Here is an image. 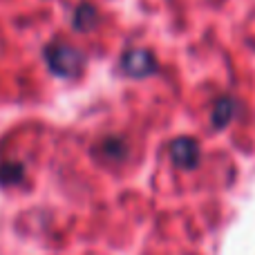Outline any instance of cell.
<instances>
[{
  "mask_svg": "<svg viewBox=\"0 0 255 255\" xmlns=\"http://www.w3.org/2000/svg\"><path fill=\"white\" fill-rule=\"evenodd\" d=\"M94 20H97V11H94L92 7H88V4H83V7L76 11L74 25L79 27V29H90V27L94 25Z\"/></svg>",
  "mask_w": 255,
  "mask_h": 255,
  "instance_id": "5",
  "label": "cell"
},
{
  "mask_svg": "<svg viewBox=\"0 0 255 255\" xmlns=\"http://www.w3.org/2000/svg\"><path fill=\"white\" fill-rule=\"evenodd\" d=\"M124 70L132 76H148L154 72V58L143 49H134L124 56Z\"/></svg>",
  "mask_w": 255,
  "mask_h": 255,
  "instance_id": "3",
  "label": "cell"
},
{
  "mask_svg": "<svg viewBox=\"0 0 255 255\" xmlns=\"http://www.w3.org/2000/svg\"><path fill=\"white\" fill-rule=\"evenodd\" d=\"M235 108H233V101L231 99H224V101H220L215 106V115H213V124L215 126H226L231 121V117H233Z\"/></svg>",
  "mask_w": 255,
  "mask_h": 255,
  "instance_id": "4",
  "label": "cell"
},
{
  "mask_svg": "<svg viewBox=\"0 0 255 255\" xmlns=\"http://www.w3.org/2000/svg\"><path fill=\"white\" fill-rule=\"evenodd\" d=\"M172 161L181 168H195L199 161V148L193 139H175L170 143Z\"/></svg>",
  "mask_w": 255,
  "mask_h": 255,
  "instance_id": "2",
  "label": "cell"
},
{
  "mask_svg": "<svg viewBox=\"0 0 255 255\" xmlns=\"http://www.w3.org/2000/svg\"><path fill=\"white\" fill-rule=\"evenodd\" d=\"M45 58H47L52 72H56L61 76H74L83 67V54L79 49L70 47V45H63V43L47 47Z\"/></svg>",
  "mask_w": 255,
  "mask_h": 255,
  "instance_id": "1",
  "label": "cell"
}]
</instances>
